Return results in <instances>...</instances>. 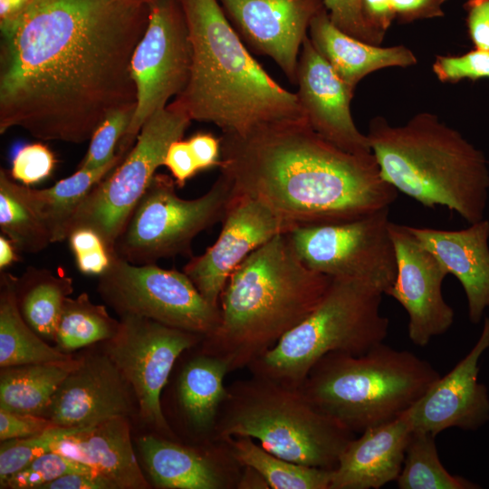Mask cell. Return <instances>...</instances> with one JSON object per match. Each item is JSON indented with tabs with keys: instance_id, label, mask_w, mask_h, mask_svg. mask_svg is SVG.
Masks as SVG:
<instances>
[{
	"instance_id": "e0dca14e",
	"label": "cell",
	"mask_w": 489,
	"mask_h": 489,
	"mask_svg": "<svg viewBox=\"0 0 489 489\" xmlns=\"http://www.w3.org/2000/svg\"><path fill=\"white\" fill-rule=\"evenodd\" d=\"M242 39L296 83L302 45L322 0H218Z\"/></svg>"
},
{
	"instance_id": "f5cc1de1",
	"label": "cell",
	"mask_w": 489,
	"mask_h": 489,
	"mask_svg": "<svg viewBox=\"0 0 489 489\" xmlns=\"http://www.w3.org/2000/svg\"><path fill=\"white\" fill-rule=\"evenodd\" d=\"M124 1H129V2H133V3H139V4H149V2H151L153 0H124Z\"/></svg>"
},
{
	"instance_id": "4dcf8cb0",
	"label": "cell",
	"mask_w": 489,
	"mask_h": 489,
	"mask_svg": "<svg viewBox=\"0 0 489 489\" xmlns=\"http://www.w3.org/2000/svg\"><path fill=\"white\" fill-rule=\"evenodd\" d=\"M225 442L235 461L257 471L273 489H330L332 470L296 464L279 457L248 436Z\"/></svg>"
},
{
	"instance_id": "9a60e30c",
	"label": "cell",
	"mask_w": 489,
	"mask_h": 489,
	"mask_svg": "<svg viewBox=\"0 0 489 489\" xmlns=\"http://www.w3.org/2000/svg\"><path fill=\"white\" fill-rule=\"evenodd\" d=\"M222 221L213 245L183 267L203 297L216 307L233 272L257 248L294 228L262 203L235 192Z\"/></svg>"
},
{
	"instance_id": "f1b7e54d",
	"label": "cell",
	"mask_w": 489,
	"mask_h": 489,
	"mask_svg": "<svg viewBox=\"0 0 489 489\" xmlns=\"http://www.w3.org/2000/svg\"><path fill=\"white\" fill-rule=\"evenodd\" d=\"M124 158L117 152L104 166L94 169H77L70 177L59 180L48 188L36 189L29 187L32 204L46 224L53 243L68 237L70 223L90 191Z\"/></svg>"
},
{
	"instance_id": "2e32d148",
	"label": "cell",
	"mask_w": 489,
	"mask_h": 489,
	"mask_svg": "<svg viewBox=\"0 0 489 489\" xmlns=\"http://www.w3.org/2000/svg\"><path fill=\"white\" fill-rule=\"evenodd\" d=\"M389 231L396 251L397 276L386 295L406 310L410 341L425 347L432 338L446 332L454 322V310L442 292L448 273L408 225L390 222Z\"/></svg>"
},
{
	"instance_id": "9c48e42d",
	"label": "cell",
	"mask_w": 489,
	"mask_h": 489,
	"mask_svg": "<svg viewBox=\"0 0 489 489\" xmlns=\"http://www.w3.org/2000/svg\"><path fill=\"white\" fill-rule=\"evenodd\" d=\"M176 182L156 174L113 246V254L133 264H156L177 255L192 257V242L222 220L235 191L220 173L210 189L194 199L177 195Z\"/></svg>"
},
{
	"instance_id": "f6af8a7d",
	"label": "cell",
	"mask_w": 489,
	"mask_h": 489,
	"mask_svg": "<svg viewBox=\"0 0 489 489\" xmlns=\"http://www.w3.org/2000/svg\"><path fill=\"white\" fill-rule=\"evenodd\" d=\"M396 19L408 24L416 20L431 19L444 15L443 5L446 0H391Z\"/></svg>"
},
{
	"instance_id": "484cf974",
	"label": "cell",
	"mask_w": 489,
	"mask_h": 489,
	"mask_svg": "<svg viewBox=\"0 0 489 489\" xmlns=\"http://www.w3.org/2000/svg\"><path fill=\"white\" fill-rule=\"evenodd\" d=\"M227 362L206 352L189 360L178 380V398L189 424L202 433L215 431L222 405L229 395L225 386Z\"/></svg>"
},
{
	"instance_id": "5bb4252c",
	"label": "cell",
	"mask_w": 489,
	"mask_h": 489,
	"mask_svg": "<svg viewBox=\"0 0 489 489\" xmlns=\"http://www.w3.org/2000/svg\"><path fill=\"white\" fill-rule=\"evenodd\" d=\"M201 335L135 315L120 317L118 332L104 341V352L135 394L146 423L169 432L160 394L180 354L203 341Z\"/></svg>"
},
{
	"instance_id": "f35d334b",
	"label": "cell",
	"mask_w": 489,
	"mask_h": 489,
	"mask_svg": "<svg viewBox=\"0 0 489 489\" xmlns=\"http://www.w3.org/2000/svg\"><path fill=\"white\" fill-rule=\"evenodd\" d=\"M432 68L443 82L489 79V51L475 48L462 55H438Z\"/></svg>"
},
{
	"instance_id": "7bdbcfd3",
	"label": "cell",
	"mask_w": 489,
	"mask_h": 489,
	"mask_svg": "<svg viewBox=\"0 0 489 489\" xmlns=\"http://www.w3.org/2000/svg\"><path fill=\"white\" fill-rule=\"evenodd\" d=\"M163 166L171 172L178 187H183L188 179L200 171L188 140L182 139L169 146Z\"/></svg>"
},
{
	"instance_id": "60d3db41",
	"label": "cell",
	"mask_w": 489,
	"mask_h": 489,
	"mask_svg": "<svg viewBox=\"0 0 489 489\" xmlns=\"http://www.w3.org/2000/svg\"><path fill=\"white\" fill-rule=\"evenodd\" d=\"M331 22L342 32L360 41L379 45L384 36L367 22L362 0H322Z\"/></svg>"
},
{
	"instance_id": "d4e9b609",
	"label": "cell",
	"mask_w": 489,
	"mask_h": 489,
	"mask_svg": "<svg viewBox=\"0 0 489 489\" xmlns=\"http://www.w3.org/2000/svg\"><path fill=\"white\" fill-rule=\"evenodd\" d=\"M308 35L352 91L360 81L375 71L417 63L413 52L404 45L381 47L342 32L331 22L325 7L312 20Z\"/></svg>"
},
{
	"instance_id": "d6a6232c",
	"label": "cell",
	"mask_w": 489,
	"mask_h": 489,
	"mask_svg": "<svg viewBox=\"0 0 489 489\" xmlns=\"http://www.w3.org/2000/svg\"><path fill=\"white\" fill-rule=\"evenodd\" d=\"M120 321L113 319L106 307L91 302L86 292L76 298H66L56 328V348L69 354L78 349L116 335Z\"/></svg>"
},
{
	"instance_id": "83f0119b",
	"label": "cell",
	"mask_w": 489,
	"mask_h": 489,
	"mask_svg": "<svg viewBox=\"0 0 489 489\" xmlns=\"http://www.w3.org/2000/svg\"><path fill=\"white\" fill-rule=\"evenodd\" d=\"M78 360L1 368L0 408L43 416Z\"/></svg>"
},
{
	"instance_id": "277c9868",
	"label": "cell",
	"mask_w": 489,
	"mask_h": 489,
	"mask_svg": "<svg viewBox=\"0 0 489 489\" xmlns=\"http://www.w3.org/2000/svg\"><path fill=\"white\" fill-rule=\"evenodd\" d=\"M331 282L300 259L287 233L274 236L230 275L204 352L225 360L230 371L247 368L316 308Z\"/></svg>"
},
{
	"instance_id": "1f68e13d",
	"label": "cell",
	"mask_w": 489,
	"mask_h": 489,
	"mask_svg": "<svg viewBox=\"0 0 489 489\" xmlns=\"http://www.w3.org/2000/svg\"><path fill=\"white\" fill-rule=\"evenodd\" d=\"M0 229L18 253L36 254L53 244L51 233L34 207L29 186L0 169Z\"/></svg>"
},
{
	"instance_id": "44dd1931",
	"label": "cell",
	"mask_w": 489,
	"mask_h": 489,
	"mask_svg": "<svg viewBox=\"0 0 489 489\" xmlns=\"http://www.w3.org/2000/svg\"><path fill=\"white\" fill-rule=\"evenodd\" d=\"M410 233L461 283L468 317L479 323L489 308V221L482 219L460 230L408 225Z\"/></svg>"
},
{
	"instance_id": "7a4b0ae2",
	"label": "cell",
	"mask_w": 489,
	"mask_h": 489,
	"mask_svg": "<svg viewBox=\"0 0 489 489\" xmlns=\"http://www.w3.org/2000/svg\"><path fill=\"white\" fill-rule=\"evenodd\" d=\"M220 173L234 191L262 203L298 226L342 223L384 208L398 191L386 182L372 154L340 149L307 121L223 134Z\"/></svg>"
},
{
	"instance_id": "7dc6e473",
	"label": "cell",
	"mask_w": 489,
	"mask_h": 489,
	"mask_svg": "<svg viewBox=\"0 0 489 489\" xmlns=\"http://www.w3.org/2000/svg\"><path fill=\"white\" fill-rule=\"evenodd\" d=\"M39 489H111L99 474L91 472L71 473L42 485Z\"/></svg>"
},
{
	"instance_id": "ba28073f",
	"label": "cell",
	"mask_w": 489,
	"mask_h": 489,
	"mask_svg": "<svg viewBox=\"0 0 489 489\" xmlns=\"http://www.w3.org/2000/svg\"><path fill=\"white\" fill-rule=\"evenodd\" d=\"M383 295L360 281L331 279L316 308L247 368L253 376L299 388L326 354L367 352L388 336Z\"/></svg>"
},
{
	"instance_id": "ffe728a7",
	"label": "cell",
	"mask_w": 489,
	"mask_h": 489,
	"mask_svg": "<svg viewBox=\"0 0 489 489\" xmlns=\"http://www.w3.org/2000/svg\"><path fill=\"white\" fill-rule=\"evenodd\" d=\"M296 92L308 125L340 149L372 154L367 135L354 123L350 112L352 91L312 44L309 35L301 48Z\"/></svg>"
},
{
	"instance_id": "74e56055",
	"label": "cell",
	"mask_w": 489,
	"mask_h": 489,
	"mask_svg": "<svg viewBox=\"0 0 489 489\" xmlns=\"http://www.w3.org/2000/svg\"><path fill=\"white\" fill-rule=\"evenodd\" d=\"M67 239L81 273L100 276L109 268L112 253L97 232L81 227L71 232Z\"/></svg>"
},
{
	"instance_id": "c3c4849f",
	"label": "cell",
	"mask_w": 489,
	"mask_h": 489,
	"mask_svg": "<svg viewBox=\"0 0 489 489\" xmlns=\"http://www.w3.org/2000/svg\"><path fill=\"white\" fill-rule=\"evenodd\" d=\"M362 10L369 24L383 36L396 19L391 0H362Z\"/></svg>"
},
{
	"instance_id": "ee69618b",
	"label": "cell",
	"mask_w": 489,
	"mask_h": 489,
	"mask_svg": "<svg viewBox=\"0 0 489 489\" xmlns=\"http://www.w3.org/2000/svg\"><path fill=\"white\" fill-rule=\"evenodd\" d=\"M468 35L477 49L489 51V0H466Z\"/></svg>"
},
{
	"instance_id": "4fadbf2b",
	"label": "cell",
	"mask_w": 489,
	"mask_h": 489,
	"mask_svg": "<svg viewBox=\"0 0 489 489\" xmlns=\"http://www.w3.org/2000/svg\"><path fill=\"white\" fill-rule=\"evenodd\" d=\"M148 7V24L130 61L137 101L130 125L117 148L123 156L146 120L178 96L190 76L192 48L179 0H153Z\"/></svg>"
},
{
	"instance_id": "5b68a950",
	"label": "cell",
	"mask_w": 489,
	"mask_h": 489,
	"mask_svg": "<svg viewBox=\"0 0 489 489\" xmlns=\"http://www.w3.org/2000/svg\"><path fill=\"white\" fill-rule=\"evenodd\" d=\"M382 178L422 206H446L469 224L484 219L489 191L484 155L430 112L399 126L376 117L366 134Z\"/></svg>"
},
{
	"instance_id": "d6986e66",
	"label": "cell",
	"mask_w": 489,
	"mask_h": 489,
	"mask_svg": "<svg viewBox=\"0 0 489 489\" xmlns=\"http://www.w3.org/2000/svg\"><path fill=\"white\" fill-rule=\"evenodd\" d=\"M488 348L489 317H485L481 335L469 353L405 412L413 430L436 436L451 427L477 429L489 420L487 388L478 381L479 359Z\"/></svg>"
},
{
	"instance_id": "f907efd6",
	"label": "cell",
	"mask_w": 489,
	"mask_h": 489,
	"mask_svg": "<svg viewBox=\"0 0 489 489\" xmlns=\"http://www.w3.org/2000/svg\"><path fill=\"white\" fill-rule=\"evenodd\" d=\"M17 250L13 243L5 235H0V270L5 269L14 262L19 261Z\"/></svg>"
},
{
	"instance_id": "8992f818",
	"label": "cell",
	"mask_w": 489,
	"mask_h": 489,
	"mask_svg": "<svg viewBox=\"0 0 489 489\" xmlns=\"http://www.w3.org/2000/svg\"><path fill=\"white\" fill-rule=\"evenodd\" d=\"M439 377L428 361L383 342L363 354H326L299 388L322 413L360 434L399 417Z\"/></svg>"
},
{
	"instance_id": "603a6c76",
	"label": "cell",
	"mask_w": 489,
	"mask_h": 489,
	"mask_svg": "<svg viewBox=\"0 0 489 489\" xmlns=\"http://www.w3.org/2000/svg\"><path fill=\"white\" fill-rule=\"evenodd\" d=\"M52 451L82 463L99 474L111 489H146L134 454L127 417H118L57 441Z\"/></svg>"
},
{
	"instance_id": "ac0fdd59",
	"label": "cell",
	"mask_w": 489,
	"mask_h": 489,
	"mask_svg": "<svg viewBox=\"0 0 489 489\" xmlns=\"http://www.w3.org/2000/svg\"><path fill=\"white\" fill-rule=\"evenodd\" d=\"M135 394L104 352L78 360L54 393L43 414L54 426L90 427L102 421L129 416Z\"/></svg>"
},
{
	"instance_id": "30bf717a",
	"label": "cell",
	"mask_w": 489,
	"mask_h": 489,
	"mask_svg": "<svg viewBox=\"0 0 489 489\" xmlns=\"http://www.w3.org/2000/svg\"><path fill=\"white\" fill-rule=\"evenodd\" d=\"M191 120L176 100L151 115L126 157L83 200L70 223L69 235L77 228H91L113 254L116 239L163 166L169 146L183 138Z\"/></svg>"
},
{
	"instance_id": "52a82bcc",
	"label": "cell",
	"mask_w": 489,
	"mask_h": 489,
	"mask_svg": "<svg viewBox=\"0 0 489 489\" xmlns=\"http://www.w3.org/2000/svg\"><path fill=\"white\" fill-rule=\"evenodd\" d=\"M227 388L229 395L214 431L218 441L248 436L288 461L333 470L355 437L319 410L299 388L255 376Z\"/></svg>"
},
{
	"instance_id": "d590c367",
	"label": "cell",
	"mask_w": 489,
	"mask_h": 489,
	"mask_svg": "<svg viewBox=\"0 0 489 489\" xmlns=\"http://www.w3.org/2000/svg\"><path fill=\"white\" fill-rule=\"evenodd\" d=\"M135 107L109 113L94 130L88 150L77 169H94L104 166L117 154L118 145L133 118Z\"/></svg>"
},
{
	"instance_id": "f546056e",
	"label": "cell",
	"mask_w": 489,
	"mask_h": 489,
	"mask_svg": "<svg viewBox=\"0 0 489 489\" xmlns=\"http://www.w3.org/2000/svg\"><path fill=\"white\" fill-rule=\"evenodd\" d=\"M73 292L72 279L29 266L16 279V297L23 318L42 338L54 340L63 303Z\"/></svg>"
},
{
	"instance_id": "e575fe53",
	"label": "cell",
	"mask_w": 489,
	"mask_h": 489,
	"mask_svg": "<svg viewBox=\"0 0 489 489\" xmlns=\"http://www.w3.org/2000/svg\"><path fill=\"white\" fill-rule=\"evenodd\" d=\"M84 428L86 427L53 426L36 436L1 441L0 484L25 467L34 459L52 451L53 446L57 441Z\"/></svg>"
},
{
	"instance_id": "bcb514c9",
	"label": "cell",
	"mask_w": 489,
	"mask_h": 489,
	"mask_svg": "<svg viewBox=\"0 0 489 489\" xmlns=\"http://www.w3.org/2000/svg\"><path fill=\"white\" fill-rule=\"evenodd\" d=\"M199 170L220 165L221 141L208 132H198L187 139Z\"/></svg>"
},
{
	"instance_id": "3957f363",
	"label": "cell",
	"mask_w": 489,
	"mask_h": 489,
	"mask_svg": "<svg viewBox=\"0 0 489 489\" xmlns=\"http://www.w3.org/2000/svg\"><path fill=\"white\" fill-rule=\"evenodd\" d=\"M192 48L185 90L175 98L192 120L223 134L306 121L296 92L275 82L251 55L218 0H179Z\"/></svg>"
},
{
	"instance_id": "681fc988",
	"label": "cell",
	"mask_w": 489,
	"mask_h": 489,
	"mask_svg": "<svg viewBox=\"0 0 489 489\" xmlns=\"http://www.w3.org/2000/svg\"><path fill=\"white\" fill-rule=\"evenodd\" d=\"M32 0H0L1 32L11 28L24 14Z\"/></svg>"
},
{
	"instance_id": "816d5d0a",
	"label": "cell",
	"mask_w": 489,
	"mask_h": 489,
	"mask_svg": "<svg viewBox=\"0 0 489 489\" xmlns=\"http://www.w3.org/2000/svg\"><path fill=\"white\" fill-rule=\"evenodd\" d=\"M244 473L239 478L238 488H270L265 479L254 469L244 466Z\"/></svg>"
},
{
	"instance_id": "7402d4cb",
	"label": "cell",
	"mask_w": 489,
	"mask_h": 489,
	"mask_svg": "<svg viewBox=\"0 0 489 489\" xmlns=\"http://www.w3.org/2000/svg\"><path fill=\"white\" fill-rule=\"evenodd\" d=\"M412 431L404 413L355 436L332 470L330 489H379L396 481Z\"/></svg>"
},
{
	"instance_id": "ab89813d",
	"label": "cell",
	"mask_w": 489,
	"mask_h": 489,
	"mask_svg": "<svg viewBox=\"0 0 489 489\" xmlns=\"http://www.w3.org/2000/svg\"><path fill=\"white\" fill-rule=\"evenodd\" d=\"M55 164V157L45 144H26L14 156L10 175L15 181L30 186L50 177Z\"/></svg>"
},
{
	"instance_id": "7c38bea8",
	"label": "cell",
	"mask_w": 489,
	"mask_h": 489,
	"mask_svg": "<svg viewBox=\"0 0 489 489\" xmlns=\"http://www.w3.org/2000/svg\"><path fill=\"white\" fill-rule=\"evenodd\" d=\"M389 208L342 223L298 226L287 233L300 259L330 278L369 283L384 294L397 276Z\"/></svg>"
},
{
	"instance_id": "836d02e7",
	"label": "cell",
	"mask_w": 489,
	"mask_h": 489,
	"mask_svg": "<svg viewBox=\"0 0 489 489\" xmlns=\"http://www.w3.org/2000/svg\"><path fill=\"white\" fill-rule=\"evenodd\" d=\"M436 436L413 430L402 469L396 482L399 489H475L471 481L451 475L438 455Z\"/></svg>"
},
{
	"instance_id": "8d00e7d4",
	"label": "cell",
	"mask_w": 489,
	"mask_h": 489,
	"mask_svg": "<svg viewBox=\"0 0 489 489\" xmlns=\"http://www.w3.org/2000/svg\"><path fill=\"white\" fill-rule=\"evenodd\" d=\"M93 471L88 465L55 451L34 459L25 467L0 484L1 488L39 489L44 484L76 472ZM95 472V471H94Z\"/></svg>"
},
{
	"instance_id": "b9f144b4",
	"label": "cell",
	"mask_w": 489,
	"mask_h": 489,
	"mask_svg": "<svg viewBox=\"0 0 489 489\" xmlns=\"http://www.w3.org/2000/svg\"><path fill=\"white\" fill-rule=\"evenodd\" d=\"M54 426L40 415L0 408V440L24 438L39 435Z\"/></svg>"
},
{
	"instance_id": "4316f807",
	"label": "cell",
	"mask_w": 489,
	"mask_h": 489,
	"mask_svg": "<svg viewBox=\"0 0 489 489\" xmlns=\"http://www.w3.org/2000/svg\"><path fill=\"white\" fill-rule=\"evenodd\" d=\"M14 275L0 273V367L66 362L74 359L48 345L24 321L16 297Z\"/></svg>"
},
{
	"instance_id": "8fae6325",
	"label": "cell",
	"mask_w": 489,
	"mask_h": 489,
	"mask_svg": "<svg viewBox=\"0 0 489 489\" xmlns=\"http://www.w3.org/2000/svg\"><path fill=\"white\" fill-rule=\"evenodd\" d=\"M97 291L120 317L135 315L204 337L220 323V308L209 303L184 272L156 264L138 265L114 254L98 276Z\"/></svg>"
},
{
	"instance_id": "cb8c5ba5",
	"label": "cell",
	"mask_w": 489,
	"mask_h": 489,
	"mask_svg": "<svg viewBox=\"0 0 489 489\" xmlns=\"http://www.w3.org/2000/svg\"><path fill=\"white\" fill-rule=\"evenodd\" d=\"M139 451L153 484L164 489H225L236 480L233 455L221 461L194 449L156 437L139 440Z\"/></svg>"
},
{
	"instance_id": "6da1fadb",
	"label": "cell",
	"mask_w": 489,
	"mask_h": 489,
	"mask_svg": "<svg viewBox=\"0 0 489 489\" xmlns=\"http://www.w3.org/2000/svg\"><path fill=\"white\" fill-rule=\"evenodd\" d=\"M148 4L32 0L1 32L0 133L81 144L113 110L136 107L132 53Z\"/></svg>"
}]
</instances>
